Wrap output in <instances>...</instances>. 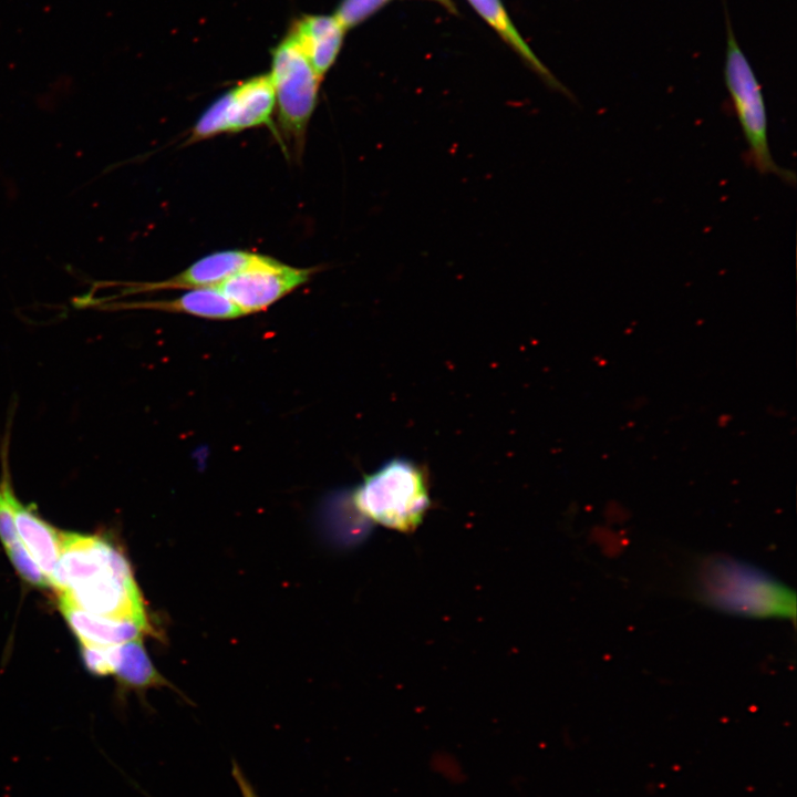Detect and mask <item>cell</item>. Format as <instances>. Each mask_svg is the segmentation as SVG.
I'll list each match as a JSON object with an SVG mask.
<instances>
[{
	"instance_id": "10",
	"label": "cell",
	"mask_w": 797,
	"mask_h": 797,
	"mask_svg": "<svg viewBox=\"0 0 797 797\" xmlns=\"http://www.w3.org/2000/svg\"><path fill=\"white\" fill-rule=\"evenodd\" d=\"M259 257L245 250H222L205 256L178 275L158 282L137 284L135 291L216 287Z\"/></svg>"
},
{
	"instance_id": "12",
	"label": "cell",
	"mask_w": 797,
	"mask_h": 797,
	"mask_svg": "<svg viewBox=\"0 0 797 797\" xmlns=\"http://www.w3.org/2000/svg\"><path fill=\"white\" fill-rule=\"evenodd\" d=\"M473 9L489 24L498 37L510 46L524 62L549 86L568 94V90L551 74L528 46L510 20L500 0H467Z\"/></svg>"
},
{
	"instance_id": "21",
	"label": "cell",
	"mask_w": 797,
	"mask_h": 797,
	"mask_svg": "<svg viewBox=\"0 0 797 797\" xmlns=\"http://www.w3.org/2000/svg\"><path fill=\"white\" fill-rule=\"evenodd\" d=\"M435 1V0H434Z\"/></svg>"
},
{
	"instance_id": "6",
	"label": "cell",
	"mask_w": 797,
	"mask_h": 797,
	"mask_svg": "<svg viewBox=\"0 0 797 797\" xmlns=\"http://www.w3.org/2000/svg\"><path fill=\"white\" fill-rule=\"evenodd\" d=\"M275 108V90L269 73L249 77L225 92L204 111L187 144L266 125Z\"/></svg>"
},
{
	"instance_id": "17",
	"label": "cell",
	"mask_w": 797,
	"mask_h": 797,
	"mask_svg": "<svg viewBox=\"0 0 797 797\" xmlns=\"http://www.w3.org/2000/svg\"><path fill=\"white\" fill-rule=\"evenodd\" d=\"M107 648L108 646L81 643L82 659L91 673L96 675L112 674Z\"/></svg>"
},
{
	"instance_id": "11",
	"label": "cell",
	"mask_w": 797,
	"mask_h": 797,
	"mask_svg": "<svg viewBox=\"0 0 797 797\" xmlns=\"http://www.w3.org/2000/svg\"><path fill=\"white\" fill-rule=\"evenodd\" d=\"M59 603L65 621L80 643L111 646L141 639L144 633L151 632L134 621L93 614L63 601Z\"/></svg>"
},
{
	"instance_id": "18",
	"label": "cell",
	"mask_w": 797,
	"mask_h": 797,
	"mask_svg": "<svg viewBox=\"0 0 797 797\" xmlns=\"http://www.w3.org/2000/svg\"><path fill=\"white\" fill-rule=\"evenodd\" d=\"M0 539L4 547H8L19 539L12 509L6 493L4 487L0 483Z\"/></svg>"
},
{
	"instance_id": "5",
	"label": "cell",
	"mask_w": 797,
	"mask_h": 797,
	"mask_svg": "<svg viewBox=\"0 0 797 797\" xmlns=\"http://www.w3.org/2000/svg\"><path fill=\"white\" fill-rule=\"evenodd\" d=\"M269 75L275 90L279 125L288 142L297 152H301L322 80L288 31L271 50Z\"/></svg>"
},
{
	"instance_id": "14",
	"label": "cell",
	"mask_w": 797,
	"mask_h": 797,
	"mask_svg": "<svg viewBox=\"0 0 797 797\" xmlns=\"http://www.w3.org/2000/svg\"><path fill=\"white\" fill-rule=\"evenodd\" d=\"M112 673L126 686L144 689L163 684L141 639L107 648Z\"/></svg>"
},
{
	"instance_id": "8",
	"label": "cell",
	"mask_w": 797,
	"mask_h": 797,
	"mask_svg": "<svg viewBox=\"0 0 797 797\" xmlns=\"http://www.w3.org/2000/svg\"><path fill=\"white\" fill-rule=\"evenodd\" d=\"M1 469L0 483L12 509L18 537L50 582L60 557L61 531L17 498L11 484L7 441L1 448Z\"/></svg>"
},
{
	"instance_id": "16",
	"label": "cell",
	"mask_w": 797,
	"mask_h": 797,
	"mask_svg": "<svg viewBox=\"0 0 797 797\" xmlns=\"http://www.w3.org/2000/svg\"><path fill=\"white\" fill-rule=\"evenodd\" d=\"M6 550L11 563L24 581L40 588L50 586L45 575L20 540L6 547Z\"/></svg>"
},
{
	"instance_id": "3",
	"label": "cell",
	"mask_w": 797,
	"mask_h": 797,
	"mask_svg": "<svg viewBox=\"0 0 797 797\" xmlns=\"http://www.w3.org/2000/svg\"><path fill=\"white\" fill-rule=\"evenodd\" d=\"M352 500L359 514L372 522L413 532L431 507L427 473L411 459L392 458L363 478Z\"/></svg>"
},
{
	"instance_id": "19",
	"label": "cell",
	"mask_w": 797,
	"mask_h": 797,
	"mask_svg": "<svg viewBox=\"0 0 797 797\" xmlns=\"http://www.w3.org/2000/svg\"><path fill=\"white\" fill-rule=\"evenodd\" d=\"M232 776L238 784L242 797H258L253 787L244 775L241 768L236 763H232Z\"/></svg>"
},
{
	"instance_id": "1",
	"label": "cell",
	"mask_w": 797,
	"mask_h": 797,
	"mask_svg": "<svg viewBox=\"0 0 797 797\" xmlns=\"http://www.w3.org/2000/svg\"><path fill=\"white\" fill-rule=\"evenodd\" d=\"M50 586L59 601L93 614L134 621L152 631L127 559L100 536L61 532Z\"/></svg>"
},
{
	"instance_id": "7",
	"label": "cell",
	"mask_w": 797,
	"mask_h": 797,
	"mask_svg": "<svg viewBox=\"0 0 797 797\" xmlns=\"http://www.w3.org/2000/svg\"><path fill=\"white\" fill-rule=\"evenodd\" d=\"M314 269L259 257L216 286L245 314L267 309L309 280Z\"/></svg>"
},
{
	"instance_id": "13",
	"label": "cell",
	"mask_w": 797,
	"mask_h": 797,
	"mask_svg": "<svg viewBox=\"0 0 797 797\" xmlns=\"http://www.w3.org/2000/svg\"><path fill=\"white\" fill-rule=\"evenodd\" d=\"M128 307L182 312L214 320H228L244 315L217 287L189 289L175 299L143 302Z\"/></svg>"
},
{
	"instance_id": "15",
	"label": "cell",
	"mask_w": 797,
	"mask_h": 797,
	"mask_svg": "<svg viewBox=\"0 0 797 797\" xmlns=\"http://www.w3.org/2000/svg\"><path fill=\"white\" fill-rule=\"evenodd\" d=\"M390 0H341L333 15L345 30L358 27Z\"/></svg>"
},
{
	"instance_id": "2",
	"label": "cell",
	"mask_w": 797,
	"mask_h": 797,
	"mask_svg": "<svg viewBox=\"0 0 797 797\" xmlns=\"http://www.w3.org/2000/svg\"><path fill=\"white\" fill-rule=\"evenodd\" d=\"M694 592L708 607L747 618H795L794 591L759 567L724 555L704 558Z\"/></svg>"
},
{
	"instance_id": "20",
	"label": "cell",
	"mask_w": 797,
	"mask_h": 797,
	"mask_svg": "<svg viewBox=\"0 0 797 797\" xmlns=\"http://www.w3.org/2000/svg\"><path fill=\"white\" fill-rule=\"evenodd\" d=\"M435 1L448 2L449 0H435Z\"/></svg>"
},
{
	"instance_id": "9",
	"label": "cell",
	"mask_w": 797,
	"mask_h": 797,
	"mask_svg": "<svg viewBox=\"0 0 797 797\" xmlns=\"http://www.w3.org/2000/svg\"><path fill=\"white\" fill-rule=\"evenodd\" d=\"M288 32L322 80L340 53L346 30L333 14H302L292 21Z\"/></svg>"
},
{
	"instance_id": "4",
	"label": "cell",
	"mask_w": 797,
	"mask_h": 797,
	"mask_svg": "<svg viewBox=\"0 0 797 797\" xmlns=\"http://www.w3.org/2000/svg\"><path fill=\"white\" fill-rule=\"evenodd\" d=\"M724 79L748 145L751 164L759 174H774L782 180L794 185V172L780 167L772 156L767 136V112L762 87L737 43L728 20Z\"/></svg>"
}]
</instances>
